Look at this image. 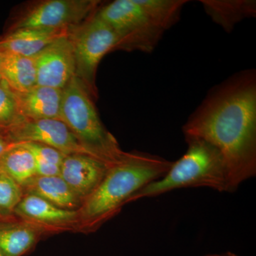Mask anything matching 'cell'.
Returning <instances> with one entry per match:
<instances>
[{"mask_svg":"<svg viewBox=\"0 0 256 256\" xmlns=\"http://www.w3.org/2000/svg\"><path fill=\"white\" fill-rule=\"evenodd\" d=\"M184 138L204 140L222 153L230 190L256 174V75L239 72L210 90L191 114Z\"/></svg>","mask_w":256,"mask_h":256,"instance_id":"6da1fadb","label":"cell"},{"mask_svg":"<svg viewBox=\"0 0 256 256\" xmlns=\"http://www.w3.org/2000/svg\"><path fill=\"white\" fill-rule=\"evenodd\" d=\"M96 14L118 36L117 50L150 54L166 32L138 0H114L98 8Z\"/></svg>","mask_w":256,"mask_h":256,"instance_id":"5b68a950","label":"cell"},{"mask_svg":"<svg viewBox=\"0 0 256 256\" xmlns=\"http://www.w3.org/2000/svg\"><path fill=\"white\" fill-rule=\"evenodd\" d=\"M94 96L80 79L74 76L62 90L60 120L68 126L89 156L112 165L128 152L105 127L94 105Z\"/></svg>","mask_w":256,"mask_h":256,"instance_id":"277c9868","label":"cell"},{"mask_svg":"<svg viewBox=\"0 0 256 256\" xmlns=\"http://www.w3.org/2000/svg\"><path fill=\"white\" fill-rule=\"evenodd\" d=\"M140 5L165 31L180 20L186 0H138Z\"/></svg>","mask_w":256,"mask_h":256,"instance_id":"d6986e66","label":"cell"},{"mask_svg":"<svg viewBox=\"0 0 256 256\" xmlns=\"http://www.w3.org/2000/svg\"><path fill=\"white\" fill-rule=\"evenodd\" d=\"M228 256H239L238 255H236V254H233V252H228Z\"/></svg>","mask_w":256,"mask_h":256,"instance_id":"484cf974","label":"cell"},{"mask_svg":"<svg viewBox=\"0 0 256 256\" xmlns=\"http://www.w3.org/2000/svg\"><path fill=\"white\" fill-rule=\"evenodd\" d=\"M4 132L12 144L36 142L52 146L65 156L78 153L88 154L60 120L26 119Z\"/></svg>","mask_w":256,"mask_h":256,"instance_id":"ba28073f","label":"cell"},{"mask_svg":"<svg viewBox=\"0 0 256 256\" xmlns=\"http://www.w3.org/2000/svg\"><path fill=\"white\" fill-rule=\"evenodd\" d=\"M34 156L36 163L60 166L65 154L52 146L36 142H24Z\"/></svg>","mask_w":256,"mask_h":256,"instance_id":"7402d4cb","label":"cell"},{"mask_svg":"<svg viewBox=\"0 0 256 256\" xmlns=\"http://www.w3.org/2000/svg\"><path fill=\"white\" fill-rule=\"evenodd\" d=\"M16 92L0 78V130H6L25 120Z\"/></svg>","mask_w":256,"mask_h":256,"instance_id":"ffe728a7","label":"cell"},{"mask_svg":"<svg viewBox=\"0 0 256 256\" xmlns=\"http://www.w3.org/2000/svg\"><path fill=\"white\" fill-rule=\"evenodd\" d=\"M69 28H21L6 31L0 36V52L34 57L60 37L68 34Z\"/></svg>","mask_w":256,"mask_h":256,"instance_id":"4fadbf2b","label":"cell"},{"mask_svg":"<svg viewBox=\"0 0 256 256\" xmlns=\"http://www.w3.org/2000/svg\"><path fill=\"white\" fill-rule=\"evenodd\" d=\"M16 95L25 119L60 120L62 90L36 86L28 92H16Z\"/></svg>","mask_w":256,"mask_h":256,"instance_id":"5bb4252c","label":"cell"},{"mask_svg":"<svg viewBox=\"0 0 256 256\" xmlns=\"http://www.w3.org/2000/svg\"><path fill=\"white\" fill-rule=\"evenodd\" d=\"M205 256H228V252L226 254H208Z\"/></svg>","mask_w":256,"mask_h":256,"instance_id":"cb8c5ba5","label":"cell"},{"mask_svg":"<svg viewBox=\"0 0 256 256\" xmlns=\"http://www.w3.org/2000/svg\"><path fill=\"white\" fill-rule=\"evenodd\" d=\"M24 196L23 188L14 180L0 171V216L14 214Z\"/></svg>","mask_w":256,"mask_h":256,"instance_id":"44dd1931","label":"cell"},{"mask_svg":"<svg viewBox=\"0 0 256 256\" xmlns=\"http://www.w3.org/2000/svg\"><path fill=\"white\" fill-rule=\"evenodd\" d=\"M3 54L0 52V72H1L2 62ZM0 78H1V74H0Z\"/></svg>","mask_w":256,"mask_h":256,"instance_id":"d4e9b609","label":"cell"},{"mask_svg":"<svg viewBox=\"0 0 256 256\" xmlns=\"http://www.w3.org/2000/svg\"><path fill=\"white\" fill-rule=\"evenodd\" d=\"M68 36L73 46L75 76L84 82L95 98L98 96V67L106 54L117 50L118 36L96 12L84 22L69 28Z\"/></svg>","mask_w":256,"mask_h":256,"instance_id":"8992f818","label":"cell"},{"mask_svg":"<svg viewBox=\"0 0 256 256\" xmlns=\"http://www.w3.org/2000/svg\"><path fill=\"white\" fill-rule=\"evenodd\" d=\"M172 162L142 152H128L124 159L111 165L100 184L78 210L79 233L96 232L118 214L122 207L148 184L169 170Z\"/></svg>","mask_w":256,"mask_h":256,"instance_id":"7a4b0ae2","label":"cell"},{"mask_svg":"<svg viewBox=\"0 0 256 256\" xmlns=\"http://www.w3.org/2000/svg\"><path fill=\"white\" fill-rule=\"evenodd\" d=\"M0 74L1 78L16 92H28L37 86L34 57L3 54Z\"/></svg>","mask_w":256,"mask_h":256,"instance_id":"e0dca14e","label":"cell"},{"mask_svg":"<svg viewBox=\"0 0 256 256\" xmlns=\"http://www.w3.org/2000/svg\"><path fill=\"white\" fill-rule=\"evenodd\" d=\"M110 166L88 154H70L64 156L60 176L84 203L100 184Z\"/></svg>","mask_w":256,"mask_h":256,"instance_id":"8fae6325","label":"cell"},{"mask_svg":"<svg viewBox=\"0 0 256 256\" xmlns=\"http://www.w3.org/2000/svg\"><path fill=\"white\" fill-rule=\"evenodd\" d=\"M0 256H1V254H0Z\"/></svg>","mask_w":256,"mask_h":256,"instance_id":"4316f807","label":"cell"},{"mask_svg":"<svg viewBox=\"0 0 256 256\" xmlns=\"http://www.w3.org/2000/svg\"><path fill=\"white\" fill-rule=\"evenodd\" d=\"M24 194L40 197L60 208L78 210L82 204L63 178L58 176H43L36 175L22 186Z\"/></svg>","mask_w":256,"mask_h":256,"instance_id":"9a60e30c","label":"cell"},{"mask_svg":"<svg viewBox=\"0 0 256 256\" xmlns=\"http://www.w3.org/2000/svg\"><path fill=\"white\" fill-rule=\"evenodd\" d=\"M34 58L36 67L37 86L63 90L75 76L73 46L68 34L56 40Z\"/></svg>","mask_w":256,"mask_h":256,"instance_id":"9c48e42d","label":"cell"},{"mask_svg":"<svg viewBox=\"0 0 256 256\" xmlns=\"http://www.w3.org/2000/svg\"><path fill=\"white\" fill-rule=\"evenodd\" d=\"M48 236L44 229L16 214L0 216V254L24 256L31 252L38 242Z\"/></svg>","mask_w":256,"mask_h":256,"instance_id":"7c38bea8","label":"cell"},{"mask_svg":"<svg viewBox=\"0 0 256 256\" xmlns=\"http://www.w3.org/2000/svg\"><path fill=\"white\" fill-rule=\"evenodd\" d=\"M188 149L172 164L162 178L133 196L132 202L190 188H207L220 192H232L229 175L222 153L210 142L196 138H185Z\"/></svg>","mask_w":256,"mask_h":256,"instance_id":"3957f363","label":"cell"},{"mask_svg":"<svg viewBox=\"0 0 256 256\" xmlns=\"http://www.w3.org/2000/svg\"><path fill=\"white\" fill-rule=\"evenodd\" d=\"M12 143L8 140L5 136L4 130H0V158L3 156L5 151L11 146Z\"/></svg>","mask_w":256,"mask_h":256,"instance_id":"603a6c76","label":"cell"},{"mask_svg":"<svg viewBox=\"0 0 256 256\" xmlns=\"http://www.w3.org/2000/svg\"><path fill=\"white\" fill-rule=\"evenodd\" d=\"M200 2L210 20L226 32H232L242 20L256 15L254 0H201Z\"/></svg>","mask_w":256,"mask_h":256,"instance_id":"2e32d148","label":"cell"},{"mask_svg":"<svg viewBox=\"0 0 256 256\" xmlns=\"http://www.w3.org/2000/svg\"><path fill=\"white\" fill-rule=\"evenodd\" d=\"M0 171L22 188L36 176V160L24 143H13L0 158Z\"/></svg>","mask_w":256,"mask_h":256,"instance_id":"ac0fdd59","label":"cell"},{"mask_svg":"<svg viewBox=\"0 0 256 256\" xmlns=\"http://www.w3.org/2000/svg\"><path fill=\"white\" fill-rule=\"evenodd\" d=\"M14 214L44 229L48 236L64 232H78V210H63L32 194H24Z\"/></svg>","mask_w":256,"mask_h":256,"instance_id":"30bf717a","label":"cell"},{"mask_svg":"<svg viewBox=\"0 0 256 256\" xmlns=\"http://www.w3.org/2000/svg\"><path fill=\"white\" fill-rule=\"evenodd\" d=\"M98 0H46L32 6L8 31L21 28H70L80 24L98 9Z\"/></svg>","mask_w":256,"mask_h":256,"instance_id":"52a82bcc","label":"cell"}]
</instances>
